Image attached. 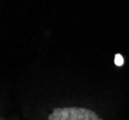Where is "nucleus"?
I'll use <instances>...</instances> for the list:
<instances>
[{
  "instance_id": "f03ea898",
  "label": "nucleus",
  "mask_w": 129,
  "mask_h": 120,
  "mask_svg": "<svg viewBox=\"0 0 129 120\" xmlns=\"http://www.w3.org/2000/svg\"><path fill=\"white\" fill-rule=\"evenodd\" d=\"M90 118H91V120H99L100 119V117H99L94 111H92V110H91V109H90Z\"/></svg>"
},
{
  "instance_id": "f257e3e1",
  "label": "nucleus",
  "mask_w": 129,
  "mask_h": 120,
  "mask_svg": "<svg viewBox=\"0 0 129 120\" xmlns=\"http://www.w3.org/2000/svg\"><path fill=\"white\" fill-rule=\"evenodd\" d=\"M114 62H115V65L117 66H122L124 64V60L123 57L120 54H116L115 55V59H114Z\"/></svg>"
},
{
  "instance_id": "7ed1b4c3",
  "label": "nucleus",
  "mask_w": 129,
  "mask_h": 120,
  "mask_svg": "<svg viewBox=\"0 0 129 120\" xmlns=\"http://www.w3.org/2000/svg\"><path fill=\"white\" fill-rule=\"evenodd\" d=\"M99 120H103V119H102V118H100V119H99Z\"/></svg>"
}]
</instances>
